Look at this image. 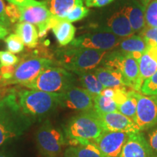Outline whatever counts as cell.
Here are the masks:
<instances>
[{
	"instance_id": "8fae6325",
	"label": "cell",
	"mask_w": 157,
	"mask_h": 157,
	"mask_svg": "<svg viewBox=\"0 0 157 157\" xmlns=\"http://www.w3.org/2000/svg\"><path fill=\"white\" fill-rule=\"evenodd\" d=\"M137 112L135 123L140 132L157 125V95H144L135 91Z\"/></svg>"
},
{
	"instance_id": "7402d4cb",
	"label": "cell",
	"mask_w": 157,
	"mask_h": 157,
	"mask_svg": "<svg viewBox=\"0 0 157 157\" xmlns=\"http://www.w3.org/2000/svg\"><path fill=\"white\" fill-rule=\"evenodd\" d=\"M84 0H44V2L51 14L57 18L64 17L78 5H83Z\"/></svg>"
},
{
	"instance_id": "83f0119b",
	"label": "cell",
	"mask_w": 157,
	"mask_h": 157,
	"mask_svg": "<svg viewBox=\"0 0 157 157\" xmlns=\"http://www.w3.org/2000/svg\"><path fill=\"white\" fill-rule=\"evenodd\" d=\"M145 20L146 26L157 28V0H151L146 7Z\"/></svg>"
},
{
	"instance_id": "7c38bea8",
	"label": "cell",
	"mask_w": 157,
	"mask_h": 157,
	"mask_svg": "<svg viewBox=\"0 0 157 157\" xmlns=\"http://www.w3.org/2000/svg\"><path fill=\"white\" fill-rule=\"evenodd\" d=\"M59 106L80 112L92 111L93 96L84 88L73 86L59 95Z\"/></svg>"
},
{
	"instance_id": "9a60e30c",
	"label": "cell",
	"mask_w": 157,
	"mask_h": 157,
	"mask_svg": "<svg viewBox=\"0 0 157 157\" xmlns=\"http://www.w3.org/2000/svg\"><path fill=\"white\" fill-rule=\"evenodd\" d=\"M119 157H153L146 137L142 132L129 134Z\"/></svg>"
},
{
	"instance_id": "7bdbcfd3",
	"label": "cell",
	"mask_w": 157,
	"mask_h": 157,
	"mask_svg": "<svg viewBox=\"0 0 157 157\" xmlns=\"http://www.w3.org/2000/svg\"><path fill=\"white\" fill-rule=\"evenodd\" d=\"M0 68H1V66H0ZM0 87H2L1 86V74H0Z\"/></svg>"
},
{
	"instance_id": "9c48e42d",
	"label": "cell",
	"mask_w": 157,
	"mask_h": 157,
	"mask_svg": "<svg viewBox=\"0 0 157 157\" xmlns=\"http://www.w3.org/2000/svg\"><path fill=\"white\" fill-rule=\"evenodd\" d=\"M124 38L117 36L105 29L103 31L90 32L80 35L71 42V48H90L110 50L119 46Z\"/></svg>"
},
{
	"instance_id": "1f68e13d",
	"label": "cell",
	"mask_w": 157,
	"mask_h": 157,
	"mask_svg": "<svg viewBox=\"0 0 157 157\" xmlns=\"http://www.w3.org/2000/svg\"><path fill=\"white\" fill-rule=\"evenodd\" d=\"M140 36L146 41L148 46L157 47V28L146 26L140 31Z\"/></svg>"
},
{
	"instance_id": "4316f807",
	"label": "cell",
	"mask_w": 157,
	"mask_h": 157,
	"mask_svg": "<svg viewBox=\"0 0 157 157\" xmlns=\"http://www.w3.org/2000/svg\"><path fill=\"white\" fill-rule=\"evenodd\" d=\"M118 111L135 121L137 112V98L135 96V90H129L126 101L118 105Z\"/></svg>"
},
{
	"instance_id": "ee69618b",
	"label": "cell",
	"mask_w": 157,
	"mask_h": 157,
	"mask_svg": "<svg viewBox=\"0 0 157 157\" xmlns=\"http://www.w3.org/2000/svg\"><path fill=\"white\" fill-rule=\"evenodd\" d=\"M156 157H157V156H156Z\"/></svg>"
},
{
	"instance_id": "52a82bcc",
	"label": "cell",
	"mask_w": 157,
	"mask_h": 157,
	"mask_svg": "<svg viewBox=\"0 0 157 157\" xmlns=\"http://www.w3.org/2000/svg\"><path fill=\"white\" fill-rule=\"evenodd\" d=\"M36 146L44 157H58L67 144L63 131L47 119L35 134Z\"/></svg>"
},
{
	"instance_id": "d590c367",
	"label": "cell",
	"mask_w": 157,
	"mask_h": 157,
	"mask_svg": "<svg viewBox=\"0 0 157 157\" xmlns=\"http://www.w3.org/2000/svg\"><path fill=\"white\" fill-rule=\"evenodd\" d=\"M7 1L12 5L16 6L17 7H27V6L39 5L42 3V2L37 0H7Z\"/></svg>"
},
{
	"instance_id": "e0dca14e",
	"label": "cell",
	"mask_w": 157,
	"mask_h": 157,
	"mask_svg": "<svg viewBox=\"0 0 157 157\" xmlns=\"http://www.w3.org/2000/svg\"><path fill=\"white\" fill-rule=\"evenodd\" d=\"M106 30L121 38H127L135 34L128 18L122 10L116 12L109 19Z\"/></svg>"
},
{
	"instance_id": "ffe728a7",
	"label": "cell",
	"mask_w": 157,
	"mask_h": 157,
	"mask_svg": "<svg viewBox=\"0 0 157 157\" xmlns=\"http://www.w3.org/2000/svg\"><path fill=\"white\" fill-rule=\"evenodd\" d=\"M52 32L60 46H66L74 39L76 28L71 23L63 19L57 18L52 25Z\"/></svg>"
},
{
	"instance_id": "e575fe53",
	"label": "cell",
	"mask_w": 157,
	"mask_h": 157,
	"mask_svg": "<svg viewBox=\"0 0 157 157\" xmlns=\"http://www.w3.org/2000/svg\"><path fill=\"white\" fill-rule=\"evenodd\" d=\"M0 25L7 29L10 26V20L7 13L3 0H0Z\"/></svg>"
},
{
	"instance_id": "4dcf8cb0",
	"label": "cell",
	"mask_w": 157,
	"mask_h": 157,
	"mask_svg": "<svg viewBox=\"0 0 157 157\" xmlns=\"http://www.w3.org/2000/svg\"><path fill=\"white\" fill-rule=\"evenodd\" d=\"M140 92L144 95H157V71L143 82Z\"/></svg>"
},
{
	"instance_id": "7a4b0ae2",
	"label": "cell",
	"mask_w": 157,
	"mask_h": 157,
	"mask_svg": "<svg viewBox=\"0 0 157 157\" xmlns=\"http://www.w3.org/2000/svg\"><path fill=\"white\" fill-rule=\"evenodd\" d=\"M63 131L70 146L95 142L104 132L94 109L70 118L63 125Z\"/></svg>"
},
{
	"instance_id": "60d3db41",
	"label": "cell",
	"mask_w": 157,
	"mask_h": 157,
	"mask_svg": "<svg viewBox=\"0 0 157 157\" xmlns=\"http://www.w3.org/2000/svg\"><path fill=\"white\" fill-rule=\"evenodd\" d=\"M63 157H75V156H74V155L72 154L71 153L67 148L66 150V151H65V153H64V156Z\"/></svg>"
},
{
	"instance_id": "74e56055",
	"label": "cell",
	"mask_w": 157,
	"mask_h": 157,
	"mask_svg": "<svg viewBox=\"0 0 157 157\" xmlns=\"http://www.w3.org/2000/svg\"><path fill=\"white\" fill-rule=\"evenodd\" d=\"M8 34V31L7 29L0 25V39H3L5 38V36Z\"/></svg>"
},
{
	"instance_id": "484cf974",
	"label": "cell",
	"mask_w": 157,
	"mask_h": 157,
	"mask_svg": "<svg viewBox=\"0 0 157 157\" xmlns=\"http://www.w3.org/2000/svg\"><path fill=\"white\" fill-rule=\"evenodd\" d=\"M94 110L96 112L111 113L118 111V105L113 98L103 95L93 96Z\"/></svg>"
},
{
	"instance_id": "3957f363",
	"label": "cell",
	"mask_w": 157,
	"mask_h": 157,
	"mask_svg": "<svg viewBox=\"0 0 157 157\" xmlns=\"http://www.w3.org/2000/svg\"><path fill=\"white\" fill-rule=\"evenodd\" d=\"M107 51L70 48L56 52V63L73 74L93 71L101 65Z\"/></svg>"
},
{
	"instance_id": "b9f144b4",
	"label": "cell",
	"mask_w": 157,
	"mask_h": 157,
	"mask_svg": "<svg viewBox=\"0 0 157 157\" xmlns=\"http://www.w3.org/2000/svg\"><path fill=\"white\" fill-rule=\"evenodd\" d=\"M137 1L140 2L144 6V7H146V6L148 5V4L150 2L151 0H137Z\"/></svg>"
},
{
	"instance_id": "f546056e",
	"label": "cell",
	"mask_w": 157,
	"mask_h": 157,
	"mask_svg": "<svg viewBox=\"0 0 157 157\" xmlns=\"http://www.w3.org/2000/svg\"><path fill=\"white\" fill-rule=\"evenodd\" d=\"M7 50L13 54L21 53L24 50V44L16 34H11L5 39Z\"/></svg>"
},
{
	"instance_id": "f1b7e54d",
	"label": "cell",
	"mask_w": 157,
	"mask_h": 157,
	"mask_svg": "<svg viewBox=\"0 0 157 157\" xmlns=\"http://www.w3.org/2000/svg\"><path fill=\"white\" fill-rule=\"evenodd\" d=\"M89 13L90 10L88 7H84L83 5H78L74 7L63 20L70 23L76 22L87 17Z\"/></svg>"
},
{
	"instance_id": "cb8c5ba5",
	"label": "cell",
	"mask_w": 157,
	"mask_h": 157,
	"mask_svg": "<svg viewBox=\"0 0 157 157\" xmlns=\"http://www.w3.org/2000/svg\"><path fill=\"white\" fill-rule=\"evenodd\" d=\"M78 77V81L82 88L87 90L93 96L101 95L104 87L94 74L93 71L79 72L75 74Z\"/></svg>"
},
{
	"instance_id": "836d02e7",
	"label": "cell",
	"mask_w": 157,
	"mask_h": 157,
	"mask_svg": "<svg viewBox=\"0 0 157 157\" xmlns=\"http://www.w3.org/2000/svg\"><path fill=\"white\" fill-rule=\"evenodd\" d=\"M146 140L151 151L153 157L157 156V127L150 129L147 135Z\"/></svg>"
},
{
	"instance_id": "277c9868",
	"label": "cell",
	"mask_w": 157,
	"mask_h": 157,
	"mask_svg": "<svg viewBox=\"0 0 157 157\" xmlns=\"http://www.w3.org/2000/svg\"><path fill=\"white\" fill-rule=\"evenodd\" d=\"M18 103L25 114L33 120H41L59 106V95L36 90L16 92Z\"/></svg>"
},
{
	"instance_id": "d6986e66",
	"label": "cell",
	"mask_w": 157,
	"mask_h": 157,
	"mask_svg": "<svg viewBox=\"0 0 157 157\" xmlns=\"http://www.w3.org/2000/svg\"><path fill=\"white\" fill-rule=\"evenodd\" d=\"M141 81L143 82L157 71V47L149 46L138 61Z\"/></svg>"
},
{
	"instance_id": "44dd1931",
	"label": "cell",
	"mask_w": 157,
	"mask_h": 157,
	"mask_svg": "<svg viewBox=\"0 0 157 157\" xmlns=\"http://www.w3.org/2000/svg\"><path fill=\"white\" fill-rule=\"evenodd\" d=\"M120 50L126 53L131 54L137 60L148 48V44L140 35L132 36L124 38L119 44Z\"/></svg>"
},
{
	"instance_id": "603a6c76",
	"label": "cell",
	"mask_w": 157,
	"mask_h": 157,
	"mask_svg": "<svg viewBox=\"0 0 157 157\" xmlns=\"http://www.w3.org/2000/svg\"><path fill=\"white\" fill-rule=\"evenodd\" d=\"M15 31L27 48H34L37 46L39 34L34 25L27 22H20L15 25Z\"/></svg>"
},
{
	"instance_id": "5bb4252c",
	"label": "cell",
	"mask_w": 157,
	"mask_h": 157,
	"mask_svg": "<svg viewBox=\"0 0 157 157\" xmlns=\"http://www.w3.org/2000/svg\"><path fill=\"white\" fill-rule=\"evenodd\" d=\"M129 134L124 132H104L94 143L102 157H119Z\"/></svg>"
},
{
	"instance_id": "6da1fadb",
	"label": "cell",
	"mask_w": 157,
	"mask_h": 157,
	"mask_svg": "<svg viewBox=\"0 0 157 157\" xmlns=\"http://www.w3.org/2000/svg\"><path fill=\"white\" fill-rule=\"evenodd\" d=\"M34 121L20 106L14 90L4 96L0 99V147L22 136Z\"/></svg>"
},
{
	"instance_id": "ab89813d",
	"label": "cell",
	"mask_w": 157,
	"mask_h": 157,
	"mask_svg": "<svg viewBox=\"0 0 157 157\" xmlns=\"http://www.w3.org/2000/svg\"><path fill=\"white\" fill-rule=\"evenodd\" d=\"M0 157H10V155L5 151H0Z\"/></svg>"
},
{
	"instance_id": "d6a6232c",
	"label": "cell",
	"mask_w": 157,
	"mask_h": 157,
	"mask_svg": "<svg viewBox=\"0 0 157 157\" xmlns=\"http://www.w3.org/2000/svg\"><path fill=\"white\" fill-rule=\"evenodd\" d=\"M18 57L9 51H0V66H14L18 64Z\"/></svg>"
},
{
	"instance_id": "f35d334b",
	"label": "cell",
	"mask_w": 157,
	"mask_h": 157,
	"mask_svg": "<svg viewBox=\"0 0 157 157\" xmlns=\"http://www.w3.org/2000/svg\"><path fill=\"white\" fill-rule=\"evenodd\" d=\"M6 87H0V99L2 98L4 96H5L6 95V90H3V88H5Z\"/></svg>"
},
{
	"instance_id": "2e32d148",
	"label": "cell",
	"mask_w": 157,
	"mask_h": 157,
	"mask_svg": "<svg viewBox=\"0 0 157 157\" xmlns=\"http://www.w3.org/2000/svg\"><path fill=\"white\" fill-rule=\"evenodd\" d=\"M128 18L133 31L135 32L142 31L146 25L144 7L137 0H130L121 9Z\"/></svg>"
},
{
	"instance_id": "d4e9b609",
	"label": "cell",
	"mask_w": 157,
	"mask_h": 157,
	"mask_svg": "<svg viewBox=\"0 0 157 157\" xmlns=\"http://www.w3.org/2000/svg\"><path fill=\"white\" fill-rule=\"evenodd\" d=\"M68 150L75 157H102L98 146L91 141L76 146H70Z\"/></svg>"
},
{
	"instance_id": "ba28073f",
	"label": "cell",
	"mask_w": 157,
	"mask_h": 157,
	"mask_svg": "<svg viewBox=\"0 0 157 157\" xmlns=\"http://www.w3.org/2000/svg\"><path fill=\"white\" fill-rule=\"evenodd\" d=\"M56 66L58 64L52 58L42 57L24 58L15 66L13 75L5 82L4 87L14 84L23 85L29 83L35 79L44 69Z\"/></svg>"
},
{
	"instance_id": "30bf717a",
	"label": "cell",
	"mask_w": 157,
	"mask_h": 157,
	"mask_svg": "<svg viewBox=\"0 0 157 157\" xmlns=\"http://www.w3.org/2000/svg\"><path fill=\"white\" fill-rule=\"evenodd\" d=\"M17 8L20 13V22H27L36 25L39 29V36H44L49 29H52L56 17L51 14L44 2L39 5Z\"/></svg>"
},
{
	"instance_id": "4fadbf2b",
	"label": "cell",
	"mask_w": 157,
	"mask_h": 157,
	"mask_svg": "<svg viewBox=\"0 0 157 157\" xmlns=\"http://www.w3.org/2000/svg\"><path fill=\"white\" fill-rule=\"evenodd\" d=\"M95 113L104 132H124L127 133L140 132L133 119L119 111L111 113H100L95 111Z\"/></svg>"
},
{
	"instance_id": "5b68a950",
	"label": "cell",
	"mask_w": 157,
	"mask_h": 157,
	"mask_svg": "<svg viewBox=\"0 0 157 157\" xmlns=\"http://www.w3.org/2000/svg\"><path fill=\"white\" fill-rule=\"evenodd\" d=\"M76 82V78L72 72L56 66L46 68L33 81L21 86L30 90L61 94L75 86Z\"/></svg>"
},
{
	"instance_id": "ac0fdd59",
	"label": "cell",
	"mask_w": 157,
	"mask_h": 157,
	"mask_svg": "<svg viewBox=\"0 0 157 157\" xmlns=\"http://www.w3.org/2000/svg\"><path fill=\"white\" fill-rule=\"evenodd\" d=\"M94 74L105 88L126 87L123 76L120 71L114 68L98 66L93 70Z\"/></svg>"
},
{
	"instance_id": "8992f818",
	"label": "cell",
	"mask_w": 157,
	"mask_h": 157,
	"mask_svg": "<svg viewBox=\"0 0 157 157\" xmlns=\"http://www.w3.org/2000/svg\"><path fill=\"white\" fill-rule=\"evenodd\" d=\"M102 66L114 68L122 74L126 87L140 91L143 82L141 81L137 60L131 54L121 50L107 52L102 61Z\"/></svg>"
},
{
	"instance_id": "8d00e7d4",
	"label": "cell",
	"mask_w": 157,
	"mask_h": 157,
	"mask_svg": "<svg viewBox=\"0 0 157 157\" xmlns=\"http://www.w3.org/2000/svg\"><path fill=\"white\" fill-rule=\"evenodd\" d=\"M114 0H84L87 7H102L108 5Z\"/></svg>"
}]
</instances>
